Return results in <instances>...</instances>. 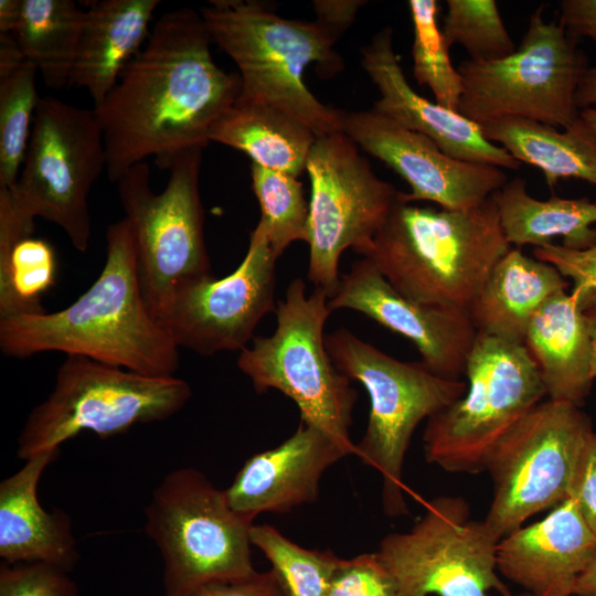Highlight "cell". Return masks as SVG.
Here are the masks:
<instances>
[{"label": "cell", "mask_w": 596, "mask_h": 596, "mask_svg": "<svg viewBox=\"0 0 596 596\" xmlns=\"http://www.w3.org/2000/svg\"><path fill=\"white\" fill-rule=\"evenodd\" d=\"M211 43L201 13L193 9L171 10L157 19L143 47L93 108L110 182L148 158L169 169L179 153L211 142L212 127L242 88L238 74L215 64Z\"/></svg>", "instance_id": "1"}, {"label": "cell", "mask_w": 596, "mask_h": 596, "mask_svg": "<svg viewBox=\"0 0 596 596\" xmlns=\"http://www.w3.org/2000/svg\"><path fill=\"white\" fill-rule=\"evenodd\" d=\"M0 349L14 359L62 352L145 375H174L179 348L147 305L125 217L107 227L106 260L87 290L62 310L0 320Z\"/></svg>", "instance_id": "2"}, {"label": "cell", "mask_w": 596, "mask_h": 596, "mask_svg": "<svg viewBox=\"0 0 596 596\" xmlns=\"http://www.w3.org/2000/svg\"><path fill=\"white\" fill-rule=\"evenodd\" d=\"M510 247L492 196L455 211L415 205L398 193L363 257L408 299L468 311Z\"/></svg>", "instance_id": "3"}, {"label": "cell", "mask_w": 596, "mask_h": 596, "mask_svg": "<svg viewBox=\"0 0 596 596\" xmlns=\"http://www.w3.org/2000/svg\"><path fill=\"white\" fill-rule=\"evenodd\" d=\"M200 13L212 42L237 65V99L278 108L317 137L343 131L344 111L322 104L302 78L311 63L332 73L341 70L336 32L319 20L285 19L251 0H213Z\"/></svg>", "instance_id": "4"}, {"label": "cell", "mask_w": 596, "mask_h": 596, "mask_svg": "<svg viewBox=\"0 0 596 596\" xmlns=\"http://www.w3.org/2000/svg\"><path fill=\"white\" fill-rule=\"evenodd\" d=\"M324 341L337 369L359 381L370 396L368 425L355 455L382 476L384 513L407 514L403 466L412 436L423 419L464 396L467 383L437 375L421 361H400L345 328L327 333Z\"/></svg>", "instance_id": "5"}, {"label": "cell", "mask_w": 596, "mask_h": 596, "mask_svg": "<svg viewBox=\"0 0 596 596\" xmlns=\"http://www.w3.org/2000/svg\"><path fill=\"white\" fill-rule=\"evenodd\" d=\"M329 296L315 287L306 294L301 278L288 285L276 308L277 326L269 337H254L240 352L238 369L262 394L269 389L291 398L300 422L330 435L355 455L350 437L358 400L350 379L334 365L326 347Z\"/></svg>", "instance_id": "6"}, {"label": "cell", "mask_w": 596, "mask_h": 596, "mask_svg": "<svg viewBox=\"0 0 596 596\" xmlns=\"http://www.w3.org/2000/svg\"><path fill=\"white\" fill-rule=\"evenodd\" d=\"M191 386L173 376H150L85 356L66 355L49 396L28 415L18 437L23 461L60 446L82 432L99 438L137 424L161 422L181 411Z\"/></svg>", "instance_id": "7"}, {"label": "cell", "mask_w": 596, "mask_h": 596, "mask_svg": "<svg viewBox=\"0 0 596 596\" xmlns=\"http://www.w3.org/2000/svg\"><path fill=\"white\" fill-rule=\"evenodd\" d=\"M252 526L200 470L167 473L145 508V532L162 558L163 596H189L205 584L254 573Z\"/></svg>", "instance_id": "8"}, {"label": "cell", "mask_w": 596, "mask_h": 596, "mask_svg": "<svg viewBox=\"0 0 596 596\" xmlns=\"http://www.w3.org/2000/svg\"><path fill=\"white\" fill-rule=\"evenodd\" d=\"M467 391L427 419L425 458L450 472L478 473L502 437L542 398L540 370L523 344L478 333L468 355Z\"/></svg>", "instance_id": "9"}, {"label": "cell", "mask_w": 596, "mask_h": 596, "mask_svg": "<svg viewBox=\"0 0 596 596\" xmlns=\"http://www.w3.org/2000/svg\"><path fill=\"white\" fill-rule=\"evenodd\" d=\"M543 10L542 4L531 13L512 54L467 60L457 67L462 81L457 113L479 126L521 118L563 129L579 117L576 92L588 68L586 57L558 22L543 18Z\"/></svg>", "instance_id": "10"}, {"label": "cell", "mask_w": 596, "mask_h": 596, "mask_svg": "<svg viewBox=\"0 0 596 596\" xmlns=\"http://www.w3.org/2000/svg\"><path fill=\"white\" fill-rule=\"evenodd\" d=\"M107 153L94 109L42 97L17 182L7 190L14 209L60 226L73 247L85 253L92 223L88 195Z\"/></svg>", "instance_id": "11"}, {"label": "cell", "mask_w": 596, "mask_h": 596, "mask_svg": "<svg viewBox=\"0 0 596 596\" xmlns=\"http://www.w3.org/2000/svg\"><path fill=\"white\" fill-rule=\"evenodd\" d=\"M202 151L193 148L179 153L160 193L150 187L146 162L134 166L116 182L135 238L142 292L157 318L178 286L211 276L200 196Z\"/></svg>", "instance_id": "12"}, {"label": "cell", "mask_w": 596, "mask_h": 596, "mask_svg": "<svg viewBox=\"0 0 596 596\" xmlns=\"http://www.w3.org/2000/svg\"><path fill=\"white\" fill-rule=\"evenodd\" d=\"M593 433L581 406L547 398L502 437L486 466L493 497L483 521L497 539L572 496Z\"/></svg>", "instance_id": "13"}, {"label": "cell", "mask_w": 596, "mask_h": 596, "mask_svg": "<svg viewBox=\"0 0 596 596\" xmlns=\"http://www.w3.org/2000/svg\"><path fill=\"white\" fill-rule=\"evenodd\" d=\"M311 195L307 243L308 279L331 298L339 286V259L351 247L364 256L397 201L344 132L317 137L306 163Z\"/></svg>", "instance_id": "14"}, {"label": "cell", "mask_w": 596, "mask_h": 596, "mask_svg": "<svg viewBox=\"0 0 596 596\" xmlns=\"http://www.w3.org/2000/svg\"><path fill=\"white\" fill-rule=\"evenodd\" d=\"M499 541L483 520L471 519L465 499L443 496L408 532L384 536L376 553L400 596H513L498 575Z\"/></svg>", "instance_id": "15"}, {"label": "cell", "mask_w": 596, "mask_h": 596, "mask_svg": "<svg viewBox=\"0 0 596 596\" xmlns=\"http://www.w3.org/2000/svg\"><path fill=\"white\" fill-rule=\"evenodd\" d=\"M274 252L265 230L257 223L245 257L230 275L211 276L178 286L158 319L178 348L201 355L242 351L268 312H276Z\"/></svg>", "instance_id": "16"}, {"label": "cell", "mask_w": 596, "mask_h": 596, "mask_svg": "<svg viewBox=\"0 0 596 596\" xmlns=\"http://www.w3.org/2000/svg\"><path fill=\"white\" fill-rule=\"evenodd\" d=\"M343 131L380 159L411 188L406 202L429 201L446 210H467L491 198L508 181L503 169L446 155L427 136L374 111H344Z\"/></svg>", "instance_id": "17"}, {"label": "cell", "mask_w": 596, "mask_h": 596, "mask_svg": "<svg viewBox=\"0 0 596 596\" xmlns=\"http://www.w3.org/2000/svg\"><path fill=\"white\" fill-rule=\"evenodd\" d=\"M331 311L351 309L412 341L437 375L460 379L478 332L468 311L418 304L398 292L371 259L355 260L329 298Z\"/></svg>", "instance_id": "18"}, {"label": "cell", "mask_w": 596, "mask_h": 596, "mask_svg": "<svg viewBox=\"0 0 596 596\" xmlns=\"http://www.w3.org/2000/svg\"><path fill=\"white\" fill-rule=\"evenodd\" d=\"M392 40L393 31L386 26L361 50L362 67L380 93L371 109L427 136L453 158L501 169H520L521 163L503 147L489 141L478 124L424 98L412 88Z\"/></svg>", "instance_id": "19"}, {"label": "cell", "mask_w": 596, "mask_h": 596, "mask_svg": "<svg viewBox=\"0 0 596 596\" xmlns=\"http://www.w3.org/2000/svg\"><path fill=\"white\" fill-rule=\"evenodd\" d=\"M352 453L322 430L300 422L279 446L246 459L224 490L230 507L254 521L265 512L285 513L312 503L324 471Z\"/></svg>", "instance_id": "20"}, {"label": "cell", "mask_w": 596, "mask_h": 596, "mask_svg": "<svg viewBox=\"0 0 596 596\" xmlns=\"http://www.w3.org/2000/svg\"><path fill=\"white\" fill-rule=\"evenodd\" d=\"M595 556L596 533L573 497L497 545L498 572L533 596L574 595Z\"/></svg>", "instance_id": "21"}, {"label": "cell", "mask_w": 596, "mask_h": 596, "mask_svg": "<svg viewBox=\"0 0 596 596\" xmlns=\"http://www.w3.org/2000/svg\"><path fill=\"white\" fill-rule=\"evenodd\" d=\"M60 450L43 453L0 482V557L4 563H49L67 571L79 553L63 510L49 512L38 498L41 477Z\"/></svg>", "instance_id": "22"}, {"label": "cell", "mask_w": 596, "mask_h": 596, "mask_svg": "<svg viewBox=\"0 0 596 596\" xmlns=\"http://www.w3.org/2000/svg\"><path fill=\"white\" fill-rule=\"evenodd\" d=\"M159 0H99L85 10V23L70 87L84 88L94 107L115 87L150 35Z\"/></svg>", "instance_id": "23"}, {"label": "cell", "mask_w": 596, "mask_h": 596, "mask_svg": "<svg viewBox=\"0 0 596 596\" xmlns=\"http://www.w3.org/2000/svg\"><path fill=\"white\" fill-rule=\"evenodd\" d=\"M523 345L536 363L550 400L581 406L589 395L593 345L575 299L562 291L532 317Z\"/></svg>", "instance_id": "24"}, {"label": "cell", "mask_w": 596, "mask_h": 596, "mask_svg": "<svg viewBox=\"0 0 596 596\" xmlns=\"http://www.w3.org/2000/svg\"><path fill=\"white\" fill-rule=\"evenodd\" d=\"M568 285L554 266L511 246L491 269L468 313L478 333L523 344L534 313Z\"/></svg>", "instance_id": "25"}, {"label": "cell", "mask_w": 596, "mask_h": 596, "mask_svg": "<svg viewBox=\"0 0 596 596\" xmlns=\"http://www.w3.org/2000/svg\"><path fill=\"white\" fill-rule=\"evenodd\" d=\"M483 136L503 147L521 164L538 168L553 189L560 179H578L596 187V134L579 116L571 126L504 118L480 125Z\"/></svg>", "instance_id": "26"}, {"label": "cell", "mask_w": 596, "mask_h": 596, "mask_svg": "<svg viewBox=\"0 0 596 596\" xmlns=\"http://www.w3.org/2000/svg\"><path fill=\"white\" fill-rule=\"evenodd\" d=\"M510 245L542 247L561 237V245L583 249L596 243V202L588 198L540 200L526 191L522 178L508 180L492 195Z\"/></svg>", "instance_id": "27"}, {"label": "cell", "mask_w": 596, "mask_h": 596, "mask_svg": "<svg viewBox=\"0 0 596 596\" xmlns=\"http://www.w3.org/2000/svg\"><path fill=\"white\" fill-rule=\"evenodd\" d=\"M316 139L307 125L285 111L240 99L210 131V141L241 150L253 163L294 177L306 170Z\"/></svg>", "instance_id": "28"}, {"label": "cell", "mask_w": 596, "mask_h": 596, "mask_svg": "<svg viewBox=\"0 0 596 596\" xmlns=\"http://www.w3.org/2000/svg\"><path fill=\"white\" fill-rule=\"evenodd\" d=\"M33 232L34 221L0 189V320L45 312L42 297L55 284L57 258L51 243Z\"/></svg>", "instance_id": "29"}, {"label": "cell", "mask_w": 596, "mask_h": 596, "mask_svg": "<svg viewBox=\"0 0 596 596\" xmlns=\"http://www.w3.org/2000/svg\"><path fill=\"white\" fill-rule=\"evenodd\" d=\"M84 23L85 11L72 0H22L13 38L47 87H70Z\"/></svg>", "instance_id": "30"}, {"label": "cell", "mask_w": 596, "mask_h": 596, "mask_svg": "<svg viewBox=\"0 0 596 596\" xmlns=\"http://www.w3.org/2000/svg\"><path fill=\"white\" fill-rule=\"evenodd\" d=\"M38 70L12 35H0V188L18 180L28 150L35 110Z\"/></svg>", "instance_id": "31"}, {"label": "cell", "mask_w": 596, "mask_h": 596, "mask_svg": "<svg viewBox=\"0 0 596 596\" xmlns=\"http://www.w3.org/2000/svg\"><path fill=\"white\" fill-rule=\"evenodd\" d=\"M251 543L270 562L285 596H327L341 561L332 551L301 547L269 524H253Z\"/></svg>", "instance_id": "32"}, {"label": "cell", "mask_w": 596, "mask_h": 596, "mask_svg": "<svg viewBox=\"0 0 596 596\" xmlns=\"http://www.w3.org/2000/svg\"><path fill=\"white\" fill-rule=\"evenodd\" d=\"M413 22V74L419 85L427 86L438 105L457 111L462 81L451 63L449 46L438 26L439 6L436 0H411Z\"/></svg>", "instance_id": "33"}, {"label": "cell", "mask_w": 596, "mask_h": 596, "mask_svg": "<svg viewBox=\"0 0 596 596\" xmlns=\"http://www.w3.org/2000/svg\"><path fill=\"white\" fill-rule=\"evenodd\" d=\"M252 188L260 207L258 224L280 256L296 241H307L309 203L297 177L256 163L251 167Z\"/></svg>", "instance_id": "34"}, {"label": "cell", "mask_w": 596, "mask_h": 596, "mask_svg": "<svg viewBox=\"0 0 596 596\" xmlns=\"http://www.w3.org/2000/svg\"><path fill=\"white\" fill-rule=\"evenodd\" d=\"M441 28L447 45H461L475 62H490L512 54L517 45L494 0H447Z\"/></svg>", "instance_id": "35"}, {"label": "cell", "mask_w": 596, "mask_h": 596, "mask_svg": "<svg viewBox=\"0 0 596 596\" xmlns=\"http://www.w3.org/2000/svg\"><path fill=\"white\" fill-rule=\"evenodd\" d=\"M0 596H79L70 571L35 562L0 564Z\"/></svg>", "instance_id": "36"}, {"label": "cell", "mask_w": 596, "mask_h": 596, "mask_svg": "<svg viewBox=\"0 0 596 596\" xmlns=\"http://www.w3.org/2000/svg\"><path fill=\"white\" fill-rule=\"evenodd\" d=\"M327 596H400L395 578L377 553L341 558Z\"/></svg>", "instance_id": "37"}, {"label": "cell", "mask_w": 596, "mask_h": 596, "mask_svg": "<svg viewBox=\"0 0 596 596\" xmlns=\"http://www.w3.org/2000/svg\"><path fill=\"white\" fill-rule=\"evenodd\" d=\"M536 259L554 266L565 279L573 281L570 292L582 311L596 308V243L583 249L561 244L535 247Z\"/></svg>", "instance_id": "38"}, {"label": "cell", "mask_w": 596, "mask_h": 596, "mask_svg": "<svg viewBox=\"0 0 596 596\" xmlns=\"http://www.w3.org/2000/svg\"><path fill=\"white\" fill-rule=\"evenodd\" d=\"M189 596H285L274 573L257 572L234 579L205 584Z\"/></svg>", "instance_id": "39"}, {"label": "cell", "mask_w": 596, "mask_h": 596, "mask_svg": "<svg viewBox=\"0 0 596 596\" xmlns=\"http://www.w3.org/2000/svg\"><path fill=\"white\" fill-rule=\"evenodd\" d=\"M583 517L596 533V433L583 453L572 496Z\"/></svg>", "instance_id": "40"}, {"label": "cell", "mask_w": 596, "mask_h": 596, "mask_svg": "<svg viewBox=\"0 0 596 596\" xmlns=\"http://www.w3.org/2000/svg\"><path fill=\"white\" fill-rule=\"evenodd\" d=\"M558 23L575 41L587 38L596 44V0H562Z\"/></svg>", "instance_id": "41"}, {"label": "cell", "mask_w": 596, "mask_h": 596, "mask_svg": "<svg viewBox=\"0 0 596 596\" xmlns=\"http://www.w3.org/2000/svg\"><path fill=\"white\" fill-rule=\"evenodd\" d=\"M364 1L352 0H320L313 2V9L320 22L338 35L348 29Z\"/></svg>", "instance_id": "42"}, {"label": "cell", "mask_w": 596, "mask_h": 596, "mask_svg": "<svg viewBox=\"0 0 596 596\" xmlns=\"http://www.w3.org/2000/svg\"><path fill=\"white\" fill-rule=\"evenodd\" d=\"M578 109L596 107V66L588 67L583 74L576 92Z\"/></svg>", "instance_id": "43"}, {"label": "cell", "mask_w": 596, "mask_h": 596, "mask_svg": "<svg viewBox=\"0 0 596 596\" xmlns=\"http://www.w3.org/2000/svg\"><path fill=\"white\" fill-rule=\"evenodd\" d=\"M22 0H0V35H12L18 26Z\"/></svg>", "instance_id": "44"}, {"label": "cell", "mask_w": 596, "mask_h": 596, "mask_svg": "<svg viewBox=\"0 0 596 596\" xmlns=\"http://www.w3.org/2000/svg\"><path fill=\"white\" fill-rule=\"evenodd\" d=\"M574 595L576 596H596V556L587 570L577 579Z\"/></svg>", "instance_id": "45"}, {"label": "cell", "mask_w": 596, "mask_h": 596, "mask_svg": "<svg viewBox=\"0 0 596 596\" xmlns=\"http://www.w3.org/2000/svg\"><path fill=\"white\" fill-rule=\"evenodd\" d=\"M585 312V317L587 320L590 338H592V345H593V358H592V375L595 379L596 377V308L589 309Z\"/></svg>", "instance_id": "46"}, {"label": "cell", "mask_w": 596, "mask_h": 596, "mask_svg": "<svg viewBox=\"0 0 596 596\" xmlns=\"http://www.w3.org/2000/svg\"><path fill=\"white\" fill-rule=\"evenodd\" d=\"M579 116L596 134V107H588L579 110Z\"/></svg>", "instance_id": "47"}, {"label": "cell", "mask_w": 596, "mask_h": 596, "mask_svg": "<svg viewBox=\"0 0 596 596\" xmlns=\"http://www.w3.org/2000/svg\"><path fill=\"white\" fill-rule=\"evenodd\" d=\"M513 596H533V595H531V594L524 592V593H521V594H519V595H513Z\"/></svg>", "instance_id": "48"}]
</instances>
